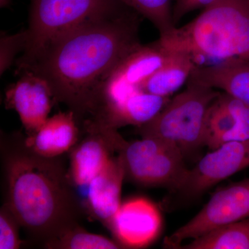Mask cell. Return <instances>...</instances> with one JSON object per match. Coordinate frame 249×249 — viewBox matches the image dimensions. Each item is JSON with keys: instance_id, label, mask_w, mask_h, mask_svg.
Instances as JSON below:
<instances>
[{"instance_id": "6da1fadb", "label": "cell", "mask_w": 249, "mask_h": 249, "mask_svg": "<svg viewBox=\"0 0 249 249\" xmlns=\"http://www.w3.org/2000/svg\"><path fill=\"white\" fill-rule=\"evenodd\" d=\"M139 16L127 7L90 22L54 42L24 71L47 80L55 99L76 116H91L111 71L142 45Z\"/></svg>"}, {"instance_id": "7a4b0ae2", "label": "cell", "mask_w": 249, "mask_h": 249, "mask_svg": "<svg viewBox=\"0 0 249 249\" xmlns=\"http://www.w3.org/2000/svg\"><path fill=\"white\" fill-rule=\"evenodd\" d=\"M53 159L27 149L11 154L6 162V205L19 225L46 243L76 226V198Z\"/></svg>"}, {"instance_id": "3957f363", "label": "cell", "mask_w": 249, "mask_h": 249, "mask_svg": "<svg viewBox=\"0 0 249 249\" xmlns=\"http://www.w3.org/2000/svg\"><path fill=\"white\" fill-rule=\"evenodd\" d=\"M171 52L224 60L249 61V0H218L182 27L158 40Z\"/></svg>"}, {"instance_id": "277c9868", "label": "cell", "mask_w": 249, "mask_h": 249, "mask_svg": "<svg viewBox=\"0 0 249 249\" xmlns=\"http://www.w3.org/2000/svg\"><path fill=\"white\" fill-rule=\"evenodd\" d=\"M127 7L122 0H31L27 44L18 72L27 70L64 36Z\"/></svg>"}, {"instance_id": "5b68a950", "label": "cell", "mask_w": 249, "mask_h": 249, "mask_svg": "<svg viewBox=\"0 0 249 249\" xmlns=\"http://www.w3.org/2000/svg\"><path fill=\"white\" fill-rule=\"evenodd\" d=\"M187 84L186 89L170 100L152 121L139 127L142 137L173 142L183 155L205 145L208 111L221 93L198 83Z\"/></svg>"}, {"instance_id": "8992f818", "label": "cell", "mask_w": 249, "mask_h": 249, "mask_svg": "<svg viewBox=\"0 0 249 249\" xmlns=\"http://www.w3.org/2000/svg\"><path fill=\"white\" fill-rule=\"evenodd\" d=\"M114 149L124 162L125 176L145 186H163L178 191L188 168L173 142L155 137L127 142L117 136Z\"/></svg>"}, {"instance_id": "52a82bcc", "label": "cell", "mask_w": 249, "mask_h": 249, "mask_svg": "<svg viewBox=\"0 0 249 249\" xmlns=\"http://www.w3.org/2000/svg\"><path fill=\"white\" fill-rule=\"evenodd\" d=\"M249 217V178L216 192L189 222L167 237L163 247L178 249L214 228Z\"/></svg>"}, {"instance_id": "ba28073f", "label": "cell", "mask_w": 249, "mask_h": 249, "mask_svg": "<svg viewBox=\"0 0 249 249\" xmlns=\"http://www.w3.org/2000/svg\"><path fill=\"white\" fill-rule=\"evenodd\" d=\"M172 54L173 52L162 47L157 40L149 45H141L130 52L108 77L93 115L101 107L119 102L140 89L141 85L164 65Z\"/></svg>"}, {"instance_id": "9c48e42d", "label": "cell", "mask_w": 249, "mask_h": 249, "mask_svg": "<svg viewBox=\"0 0 249 249\" xmlns=\"http://www.w3.org/2000/svg\"><path fill=\"white\" fill-rule=\"evenodd\" d=\"M249 166V140L222 144L188 170L178 191L188 197L202 195L209 188Z\"/></svg>"}, {"instance_id": "30bf717a", "label": "cell", "mask_w": 249, "mask_h": 249, "mask_svg": "<svg viewBox=\"0 0 249 249\" xmlns=\"http://www.w3.org/2000/svg\"><path fill=\"white\" fill-rule=\"evenodd\" d=\"M163 220L157 205L146 198L129 199L121 204L109 227L121 246L138 249L157 240Z\"/></svg>"}, {"instance_id": "8fae6325", "label": "cell", "mask_w": 249, "mask_h": 249, "mask_svg": "<svg viewBox=\"0 0 249 249\" xmlns=\"http://www.w3.org/2000/svg\"><path fill=\"white\" fill-rule=\"evenodd\" d=\"M21 73L20 78L6 91V104L18 113L31 136L48 120L55 97L47 80L31 71Z\"/></svg>"}, {"instance_id": "7c38bea8", "label": "cell", "mask_w": 249, "mask_h": 249, "mask_svg": "<svg viewBox=\"0 0 249 249\" xmlns=\"http://www.w3.org/2000/svg\"><path fill=\"white\" fill-rule=\"evenodd\" d=\"M249 140V106L221 92L208 111L205 145L214 150L225 142Z\"/></svg>"}, {"instance_id": "4fadbf2b", "label": "cell", "mask_w": 249, "mask_h": 249, "mask_svg": "<svg viewBox=\"0 0 249 249\" xmlns=\"http://www.w3.org/2000/svg\"><path fill=\"white\" fill-rule=\"evenodd\" d=\"M88 137L73 148L71 155L70 181L78 186H88L110 160L114 150L110 140L111 127L97 121L86 120Z\"/></svg>"}, {"instance_id": "5bb4252c", "label": "cell", "mask_w": 249, "mask_h": 249, "mask_svg": "<svg viewBox=\"0 0 249 249\" xmlns=\"http://www.w3.org/2000/svg\"><path fill=\"white\" fill-rule=\"evenodd\" d=\"M170 100L136 90L119 102L101 108L90 120L115 129L128 124L141 127L152 121Z\"/></svg>"}, {"instance_id": "9a60e30c", "label": "cell", "mask_w": 249, "mask_h": 249, "mask_svg": "<svg viewBox=\"0 0 249 249\" xmlns=\"http://www.w3.org/2000/svg\"><path fill=\"white\" fill-rule=\"evenodd\" d=\"M124 177V162L119 155L111 157L88 186L90 212L108 226L120 208L121 188Z\"/></svg>"}, {"instance_id": "2e32d148", "label": "cell", "mask_w": 249, "mask_h": 249, "mask_svg": "<svg viewBox=\"0 0 249 249\" xmlns=\"http://www.w3.org/2000/svg\"><path fill=\"white\" fill-rule=\"evenodd\" d=\"M188 81L222 90L249 106V61L233 58L207 66L196 65Z\"/></svg>"}, {"instance_id": "e0dca14e", "label": "cell", "mask_w": 249, "mask_h": 249, "mask_svg": "<svg viewBox=\"0 0 249 249\" xmlns=\"http://www.w3.org/2000/svg\"><path fill=\"white\" fill-rule=\"evenodd\" d=\"M78 139L76 116L71 110L48 119L36 133L28 137L25 146L41 157L55 158L74 146Z\"/></svg>"}, {"instance_id": "ac0fdd59", "label": "cell", "mask_w": 249, "mask_h": 249, "mask_svg": "<svg viewBox=\"0 0 249 249\" xmlns=\"http://www.w3.org/2000/svg\"><path fill=\"white\" fill-rule=\"evenodd\" d=\"M196 65L191 54L173 52L166 63L145 80L139 88L145 92L169 97L188 83Z\"/></svg>"}, {"instance_id": "d6986e66", "label": "cell", "mask_w": 249, "mask_h": 249, "mask_svg": "<svg viewBox=\"0 0 249 249\" xmlns=\"http://www.w3.org/2000/svg\"><path fill=\"white\" fill-rule=\"evenodd\" d=\"M178 249H249V217L214 228Z\"/></svg>"}, {"instance_id": "ffe728a7", "label": "cell", "mask_w": 249, "mask_h": 249, "mask_svg": "<svg viewBox=\"0 0 249 249\" xmlns=\"http://www.w3.org/2000/svg\"><path fill=\"white\" fill-rule=\"evenodd\" d=\"M121 246L104 236L85 231L76 226L46 243L47 248L65 249H119Z\"/></svg>"}, {"instance_id": "44dd1931", "label": "cell", "mask_w": 249, "mask_h": 249, "mask_svg": "<svg viewBox=\"0 0 249 249\" xmlns=\"http://www.w3.org/2000/svg\"><path fill=\"white\" fill-rule=\"evenodd\" d=\"M124 4L146 18L160 32V36L169 34L176 27L173 22L171 0H122Z\"/></svg>"}, {"instance_id": "7402d4cb", "label": "cell", "mask_w": 249, "mask_h": 249, "mask_svg": "<svg viewBox=\"0 0 249 249\" xmlns=\"http://www.w3.org/2000/svg\"><path fill=\"white\" fill-rule=\"evenodd\" d=\"M27 44V31H22L13 35L2 34L0 39V74L14 63L18 53L24 51Z\"/></svg>"}, {"instance_id": "603a6c76", "label": "cell", "mask_w": 249, "mask_h": 249, "mask_svg": "<svg viewBox=\"0 0 249 249\" xmlns=\"http://www.w3.org/2000/svg\"><path fill=\"white\" fill-rule=\"evenodd\" d=\"M18 219L14 213L4 205L0 213V249H16L20 247Z\"/></svg>"}, {"instance_id": "cb8c5ba5", "label": "cell", "mask_w": 249, "mask_h": 249, "mask_svg": "<svg viewBox=\"0 0 249 249\" xmlns=\"http://www.w3.org/2000/svg\"><path fill=\"white\" fill-rule=\"evenodd\" d=\"M217 1L218 0H177L173 11L174 24L177 27L178 23L186 15L196 9H204Z\"/></svg>"}, {"instance_id": "d4e9b609", "label": "cell", "mask_w": 249, "mask_h": 249, "mask_svg": "<svg viewBox=\"0 0 249 249\" xmlns=\"http://www.w3.org/2000/svg\"><path fill=\"white\" fill-rule=\"evenodd\" d=\"M11 1V0H0V6H1V8L6 7Z\"/></svg>"}]
</instances>
